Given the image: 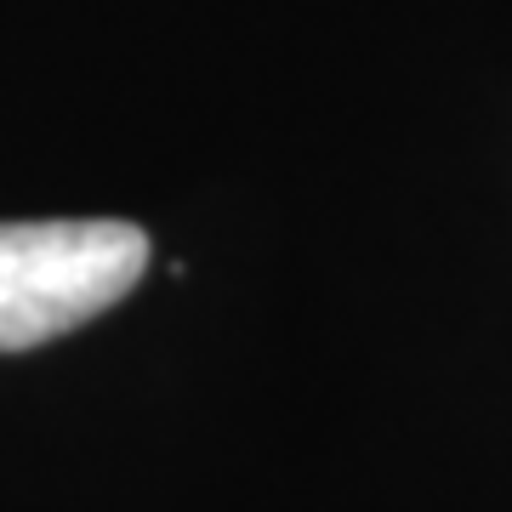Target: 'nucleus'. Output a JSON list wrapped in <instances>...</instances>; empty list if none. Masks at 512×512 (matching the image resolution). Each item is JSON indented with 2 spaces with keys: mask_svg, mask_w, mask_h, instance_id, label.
Instances as JSON below:
<instances>
[{
  "mask_svg": "<svg viewBox=\"0 0 512 512\" xmlns=\"http://www.w3.org/2000/svg\"><path fill=\"white\" fill-rule=\"evenodd\" d=\"M148 268L137 222H0V353L40 348L109 313Z\"/></svg>",
  "mask_w": 512,
  "mask_h": 512,
  "instance_id": "1",
  "label": "nucleus"
}]
</instances>
